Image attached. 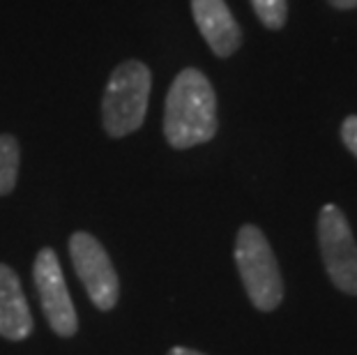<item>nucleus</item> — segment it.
Wrapping results in <instances>:
<instances>
[{"label": "nucleus", "instance_id": "nucleus-3", "mask_svg": "<svg viewBox=\"0 0 357 355\" xmlns=\"http://www.w3.org/2000/svg\"><path fill=\"white\" fill-rule=\"evenodd\" d=\"M235 266L252 305L258 312H275L284 300V279L277 256L258 226H240L235 238Z\"/></svg>", "mask_w": 357, "mask_h": 355}, {"label": "nucleus", "instance_id": "nucleus-8", "mask_svg": "<svg viewBox=\"0 0 357 355\" xmlns=\"http://www.w3.org/2000/svg\"><path fill=\"white\" fill-rule=\"evenodd\" d=\"M33 332L30 314L21 279L7 263H0V337L10 342H24Z\"/></svg>", "mask_w": 357, "mask_h": 355}, {"label": "nucleus", "instance_id": "nucleus-5", "mask_svg": "<svg viewBox=\"0 0 357 355\" xmlns=\"http://www.w3.org/2000/svg\"><path fill=\"white\" fill-rule=\"evenodd\" d=\"M70 256L72 266L77 270L88 298L100 312H111L118 305L120 298V282L118 273L113 268V261L104 245L93 233L77 231L70 238Z\"/></svg>", "mask_w": 357, "mask_h": 355}, {"label": "nucleus", "instance_id": "nucleus-9", "mask_svg": "<svg viewBox=\"0 0 357 355\" xmlns=\"http://www.w3.org/2000/svg\"><path fill=\"white\" fill-rule=\"evenodd\" d=\"M21 150L12 134H0V196L12 194L19 178Z\"/></svg>", "mask_w": 357, "mask_h": 355}, {"label": "nucleus", "instance_id": "nucleus-13", "mask_svg": "<svg viewBox=\"0 0 357 355\" xmlns=\"http://www.w3.org/2000/svg\"><path fill=\"white\" fill-rule=\"evenodd\" d=\"M166 355H205V353L194 351V349H187V346H173V349L166 353Z\"/></svg>", "mask_w": 357, "mask_h": 355}, {"label": "nucleus", "instance_id": "nucleus-2", "mask_svg": "<svg viewBox=\"0 0 357 355\" xmlns=\"http://www.w3.org/2000/svg\"><path fill=\"white\" fill-rule=\"evenodd\" d=\"M153 74L141 60H125L113 70L102 97V125L111 139H123L141 130Z\"/></svg>", "mask_w": 357, "mask_h": 355}, {"label": "nucleus", "instance_id": "nucleus-11", "mask_svg": "<svg viewBox=\"0 0 357 355\" xmlns=\"http://www.w3.org/2000/svg\"><path fill=\"white\" fill-rule=\"evenodd\" d=\"M341 139H344V146L357 157V116H348L344 120V125H341Z\"/></svg>", "mask_w": 357, "mask_h": 355}, {"label": "nucleus", "instance_id": "nucleus-12", "mask_svg": "<svg viewBox=\"0 0 357 355\" xmlns=\"http://www.w3.org/2000/svg\"><path fill=\"white\" fill-rule=\"evenodd\" d=\"M328 3L337 10H355L357 7V0H328Z\"/></svg>", "mask_w": 357, "mask_h": 355}, {"label": "nucleus", "instance_id": "nucleus-10", "mask_svg": "<svg viewBox=\"0 0 357 355\" xmlns=\"http://www.w3.org/2000/svg\"><path fill=\"white\" fill-rule=\"evenodd\" d=\"M256 12V17L261 19V24L270 30H281L286 26L288 19V3L286 0H249Z\"/></svg>", "mask_w": 357, "mask_h": 355}, {"label": "nucleus", "instance_id": "nucleus-1", "mask_svg": "<svg viewBox=\"0 0 357 355\" xmlns=\"http://www.w3.org/2000/svg\"><path fill=\"white\" fill-rule=\"evenodd\" d=\"M219 130L217 95L201 70L187 67L173 79L164 109V137L171 148L187 150L215 139Z\"/></svg>", "mask_w": 357, "mask_h": 355}, {"label": "nucleus", "instance_id": "nucleus-7", "mask_svg": "<svg viewBox=\"0 0 357 355\" xmlns=\"http://www.w3.org/2000/svg\"><path fill=\"white\" fill-rule=\"evenodd\" d=\"M192 14L217 58H231L242 47V28L226 0H192Z\"/></svg>", "mask_w": 357, "mask_h": 355}, {"label": "nucleus", "instance_id": "nucleus-4", "mask_svg": "<svg viewBox=\"0 0 357 355\" xmlns=\"http://www.w3.org/2000/svg\"><path fill=\"white\" fill-rule=\"evenodd\" d=\"M318 247L330 282L348 296H357V243L346 215L334 203L318 213Z\"/></svg>", "mask_w": 357, "mask_h": 355}, {"label": "nucleus", "instance_id": "nucleus-6", "mask_svg": "<svg viewBox=\"0 0 357 355\" xmlns=\"http://www.w3.org/2000/svg\"><path fill=\"white\" fill-rule=\"evenodd\" d=\"M33 279L35 289L40 293L42 312L47 316L51 330L58 337H74L79 330L77 309L70 298L63 268H60L58 254L51 247L40 249L33 263Z\"/></svg>", "mask_w": 357, "mask_h": 355}]
</instances>
